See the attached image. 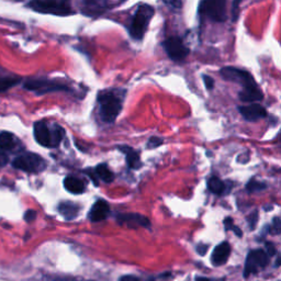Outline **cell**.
I'll return each instance as SVG.
<instances>
[{
  "instance_id": "9",
  "label": "cell",
  "mask_w": 281,
  "mask_h": 281,
  "mask_svg": "<svg viewBox=\"0 0 281 281\" xmlns=\"http://www.w3.org/2000/svg\"><path fill=\"white\" fill-rule=\"evenodd\" d=\"M268 262H269V257H268L267 253L262 249H256L252 250L248 254L247 259L245 262V269H244V277L247 278L249 275L256 272L258 268H265Z\"/></svg>"
},
{
  "instance_id": "42",
  "label": "cell",
  "mask_w": 281,
  "mask_h": 281,
  "mask_svg": "<svg viewBox=\"0 0 281 281\" xmlns=\"http://www.w3.org/2000/svg\"><path fill=\"white\" fill-rule=\"evenodd\" d=\"M265 209H266V210H271V209H272V206H266Z\"/></svg>"
},
{
  "instance_id": "27",
  "label": "cell",
  "mask_w": 281,
  "mask_h": 281,
  "mask_svg": "<svg viewBox=\"0 0 281 281\" xmlns=\"http://www.w3.org/2000/svg\"><path fill=\"white\" fill-rule=\"evenodd\" d=\"M247 220H248L250 230H254L255 226H256V224H257V221H258V212L257 211H255V212L250 214L249 217L247 218Z\"/></svg>"
},
{
  "instance_id": "3",
  "label": "cell",
  "mask_w": 281,
  "mask_h": 281,
  "mask_svg": "<svg viewBox=\"0 0 281 281\" xmlns=\"http://www.w3.org/2000/svg\"><path fill=\"white\" fill-rule=\"evenodd\" d=\"M154 13H155L154 8L148 6V4L139 6L133 17H132L129 26V32L132 38L134 40H142L144 38Z\"/></svg>"
},
{
  "instance_id": "2",
  "label": "cell",
  "mask_w": 281,
  "mask_h": 281,
  "mask_svg": "<svg viewBox=\"0 0 281 281\" xmlns=\"http://www.w3.org/2000/svg\"><path fill=\"white\" fill-rule=\"evenodd\" d=\"M33 134L40 145L54 148L59 146L65 138V130L59 124L48 125L45 121H37L33 126Z\"/></svg>"
},
{
  "instance_id": "18",
  "label": "cell",
  "mask_w": 281,
  "mask_h": 281,
  "mask_svg": "<svg viewBox=\"0 0 281 281\" xmlns=\"http://www.w3.org/2000/svg\"><path fill=\"white\" fill-rule=\"evenodd\" d=\"M64 187L67 191L74 195H80L86 190V181L74 176H68L64 179Z\"/></svg>"
},
{
  "instance_id": "12",
  "label": "cell",
  "mask_w": 281,
  "mask_h": 281,
  "mask_svg": "<svg viewBox=\"0 0 281 281\" xmlns=\"http://www.w3.org/2000/svg\"><path fill=\"white\" fill-rule=\"evenodd\" d=\"M239 110L240 113L243 116L245 120H247L249 122L261 120V119L267 117V110L263 108L262 105L257 103L243 105V107H240Z\"/></svg>"
},
{
  "instance_id": "10",
  "label": "cell",
  "mask_w": 281,
  "mask_h": 281,
  "mask_svg": "<svg viewBox=\"0 0 281 281\" xmlns=\"http://www.w3.org/2000/svg\"><path fill=\"white\" fill-rule=\"evenodd\" d=\"M165 51L171 60L179 61L186 59L189 55V48L184 45L182 40L179 38H168L162 43Z\"/></svg>"
},
{
  "instance_id": "19",
  "label": "cell",
  "mask_w": 281,
  "mask_h": 281,
  "mask_svg": "<svg viewBox=\"0 0 281 281\" xmlns=\"http://www.w3.org/2000/svg\"><path fill=\"white\" fill-rule=\"evenodd\" d=\"M59 212L63 215L64 219L74 220L79 213V206L76 203H73L72 201H64L59 204Z\"/></svg>"
},
{
  "instance_id": "17",
  "label": "cell",
  "mask_w": 281,
  "mask_h": 281,
  "mask_svg": "<svg viewBox=\"0 0 281 281\" xmlns=\"http://www.w3.org/2000/svg\"><path fill=\"white\" fill-rule=\"evenodd\" d=\"M239 96L243 102H257V101L263 99L262 91L259 89L257 85L243 88V90L240 91Z\"/></svg>"
},
{
  "instance_id": "4",
  "label": "cell",
  "mask_w": 281,
  "mask_h": 281,
  "mask_svg": "<svg viewBox=\"0 0 281 281\" xmlns=\"http://www.w3.org/2000/svg\"><path fill=\"white\" fill-rule=\"evenodd\" d=\"M24 89L33 91L35 95L42 96L54 91H69L70 88L65 82L56 79L48 78H32L25 80L23 83Z\"/></svg>"
},
{
  "instance_id": "38",
  "label": "cell",
  "mask_w": 281,
  "mask_h": 281,
  "mask_svg": "<svg viewBox=\"0 0 281 281\" xmlns=\"http://www.w3.org/2000/svg\"><path fill=\"white\" fill-rule=\"evenodd\" d=\"M196 281H211V280L208 278H205V277H197Z\"/></svg>"
},
{
  "instance_id": "37",
  "label": "cell",
  "mask_w": 281,
  "mask_h": 281,
  "mask_svg": "<svg viewBox=\"0 0 281 281\" xmlns=\"http://www.w3.org/2000/svg\"><path fill=\"white\" fill-rule=\"evenodd\" d=\"M42 281H72V279H63V278H45Z\"/></svg>"
},
{
  "instance_id": "7",
  "label": "cell",
  "mask_w": 281,
  "mask_h": 281,
  "mask_svg": "<svg viewBox=\"0 0 281 281\" xmlns=\"http://www.w3.org/2000/svg\"><path fill=\"white\" fill-rule=\"evenodd\" d=\"M220 73H221V76L225 79V80L240 83V85L243 86V88L257 85L254 77L250 75V73L246 72V70H243V69L232 67V66H227V67H223L221 70H220Z\"/></svg>"
},
{
  "instance_id": "5",
  "label": "cell",
  "mask_w": 281,
  "mask_h": 281,
  "mask_svg": "<svg viewBox=\"0 0 281 281\" xmlns=\"http://www.w3.org/2000/svg\"><path fill=\"white\" fill-rule=\"evenodd\" d=\"M12 166L16 169L25 171V173L38 174L46 169L47 162L38 154L26 152L17 156L12 161Z\"/></svg>"
},
{
  "instance_id": "35",
  "label": "cell",
  "mask_w": 281,
  "mask_h": 281,
  "mask_svg": "<svg viewBox=\"0 0 281 281\" xmlns=\"http://www.w3.org/2000/svg\"><path fill=\"white\" fill-rule=\"evenodd\" d=\"M119 281H139V278L135 276H132V275H127V276H123L120 278Z\"/></svg>"
},
{
  "instance_id": "26",
  "label": "cell",
  "mask_w": 281,
  "mask_h": 281,
  "mask_svg": "<svg viewBox=\"0 0 281 281\" xmlns=\"http://www.w3.org/2000/svg\"><path fill=\"white\" fill-rule=\"evenodd\" d=\"M164 143V140H162V139L161 138H157V136H153V138H151L148 140V142H147V148H156L158 146H161V145Z\"/></svg>"
},
{
  "instance_id": "31",
  "label": "cell",
  "mask_w": 281,
  "mask_h": 281,
  "mask_svg": "<svg viewBox=\"0 0 281 281\" xmlns=\"http://www.w3.org/2000/svg\"><path fill=\"white\" fill-rule=\"evenodd\" d=\"M276 247H275V245L272 244V243H269V241H267L266 243V253L268 256H274V255H276Z\"/></svg>"
},
{
  "instance_id": "1",
  "label": "cell",
  "mask_w": 281,
  "mask_h": 281,
  "mask_svg": "<svg viewBox=\"0 0 281 281\" xmlns=\"http://www.w3.org/2000/svg\"><path fill=\"white\" fill-rule=\"evenodd\" d=\"M124 90L104 89L98 92L97 101L100 108V117L102 121L113 123L121 113L124 101Z\"/></svg>"
},
{
  "instance_id": "33",
  "label": "cell",
  "mask_w": 281,
  "mask_h": 281,
  "mask_svg": "<svg viewBox=\"0 0 281 281\" xmlns=\"http://www.w3.org/2000/svg\"><path fill=\"white\" fill-rule=\"evenodd\" d=\"M239 4H240V2H237V1H235L234 3H233V9H232V17H233V21H236L237 17H239V15H237V13H236V11L239 12Z\"/></svg>"
},
{
  "instance_id": "8",
  "label": "cell",
  "mask_w": 281,
  "mask_h": 281,
  "mask_svg": "<svg viewBox=\"0 0 281 281\" xmlns=\"http://www.w3.org/2000/svg\"><path fill=\"white\" fill-rule=\"evenodd\" d=\"M225 1H202L199 6V12L209 17L211 20L222 22L226 20Z\"/></svg>"
},
{
  "instance_id": "15",
  "label": "cell",
  "mask_w": 281,
  "mask_h": 281,
  "mask_svg": "<svg viewBox=\"0 0 281 281\" xmlns=\"http://www.w3.org/2000/svg\"><path fill=\"white\" fill-rule=\"evenodd\" d=\"M119 151L122 152L125 155L127 166L131 169H140L142 166V161H140V156L138 151H135L134 148H132L127 145H120L118 147Z\"/></svg>"
},
{
  "instance_id": "23",
  "label": "cell",
  "mask_w": 281,
  "mask_h": 281,
  "mask_svg": "<svg viewBox=\"0 0 281 281\" xmlns=\"http://www.w3.org/2000/svg\"><path fill=\"white\" fill-rule=\"evenodd\" d=\"M208 188L209 190L215 193V195H222L224 190H225V184L218 177H211L208 180Z\"/></svg>"
},
{
  "instance_id": "28",
  "label": "cell",
  "mask_w": 281,
  "mask_h": 281,
  "mask_svg": "<svg viewBox=\"0 0 281 281\" xmlns=\"http://www.w3.org/2000/svg\"><path fill=\"white\" fill-rule=\"evenodd\" d=\"M202 78H203V81H204V85L206 87V89H213L214 87V79L212 77L208 76V75H202Z\"/></svg>"
},
{
  "instance_id": "30",
  "label": "cell",
  "mask_w": 281,
  "mask_h": 281,
  "mask_svg": "<svg viewBox=\"0 0 281 281\" xmlns=\"http://www.w3.org/2000/svg\"><path fill=\"white\" fill-rule=\"evenodd\" d=\"M9 161V156L7 155V153L2 151V149H0V168L1 167H4Z\"/></svg>"
},
{
  "instance_id": "29",
  "label": "cell",
  "mask_w": 281,
  "mask_h": 281,
  "mask_svg": "<svg viewBox=\"0 0 281 281\" xmlns=\"http://www.w3.org/2000/svg\"><path fill=\"white\" fill-rule=\"evenodd\" d=\"M35 218H37V211L34 210H28L26 212L24 213V220L28 223L30 222H33Z\"/></svg>"
},
{
  "instance_id": "40",
  "label": "cell",
  "mask_w": 281,
  "mask_h": 281,
  "mask_svg": "<svg viewBox=\"0 0 281 281\" xmlns=\"http://www.w3.org/2000/svg\"><path fill=\"white\" fill-rule=\"evenodd\" d=\"M72 281H88V280H81V279H72Z\"/></svg>"
},
{
  "instance_id": "14",
  "label": "cell",
  "mask_w": 281,
  "mask_h": 281,
  "mask_svg": "<svg viewBox=\"0 0 281 281\" xmlns=\"http://www.w3.org/2000/svg\"><path fill=\"white\" fill-rule=\"evenodd\" d=\"M231 254V246L226 241L219 244L217 247L214 248L212 256H211V261L214 266H221L224 265L227 261L228 257Z\"/></svg>"
},
{
  "instance_id": "11",
  "label": "cell",
  "mask_w": 281,
  "mask_h": 281,
  "mask_svg": "<svg viewBox=\"0 0 281 281\" xmlns=\"http://www.w3.org/2000/svg\"><path fill=\"white\" fill-rule=\"evenodd\" d=\"M117 222L130 228L151 226L149 219L140 213H121L117 217Z\"/></svg>"
},
{
  "instance_id": "21",
  "label": "cell",
  "mask_w": 281,
  "mask_h": 281,
  "mask_svg": "<svg viewBox=\"0 0 281 281\" xmlns=\"http://www.w3.org/2000/svg\"><path fill=\"white\" fill-rule=\"evenodd\" d=\"M97 178L105 183H111L114 180L113 171L109 168L107 164H99L94 169Z\"/></svg>"
},
{
  "instance_id": "20",
  "label": "cell",
  "mask_w": 281,
  "mask_h": 281,
  "mask_svg": "<svg viewBox=\"0 0 281 281\" xmlns=\"http://www.w3.org/2000/svg\"><path fill=\"white\" fill-rule=\"evenodd\" d=\"M21 81V78L16 75L0 72V92L7 91L10 88L17 86Z\"/></svg>"
},
{
  "instance_id": "39",
  "label": "cell",
  "mask_w": 281,
  "mask_h": 281,
  "mask_svg": "<svg viewBox=\"0 0 281 281\" xmlns=\"http://www.w3.org/2000/svg\"><path fill=\"white\" fill-rule=\"evenodd\" d=\"M281 265V257H279L278 259H277V261H276V266L278 267V266H280Z\"/></svg>"
},
{
  "instance_id": "36",
  "label": "cell",
  "mask_w": 281,
  "mask_h": 281,
  "mask_svg": "<svg viewBox=\"0 0 281 281\" xmlns=\"http://www.w3.org/2000/svg\"><path fill=\"white\" fill-rule=\"evenodd\" d=\"M232 231L234 232L235 234H236L237 236H239V237H241V236H243V232H241V228H240L239 226H235V225H234V227H233V230H232Z\"/></svg>"
},
{
  "instance_id": "25",
  "label": "cell",
  "mask_w": 281,
  "mask_h": 281,
  "mask_svg": "<svg viewBox=\"0 0 281 281\" xmlns=\"http://www.w3.org/2000/svg\"><path fill=\"white\" fill-rule=\"evenodd\" d=\"M270 233L274 235L281 234V220L279 218H275L272 220Z\"/></svg>"
},
{
  "instance_id": "34",
  "label": "cell",
  "mask_w": 281,
  "mask_h": 281,
  "mask_svg": "<svg viewBox=\"0 0 281 281\" xmlns=\"http://www.w3.org/2000/svg\"><path fill=\"white\" fill-rule=\"evenodd\" d=\"M224 225H225V228L228 231H232L233 227H234V224H233V220L232 218H226L224 220Z\"/></svg>"
},
{
  "instance_id": "16",
  "label": "cell",
  "mask_w": 281,
  "mask_h": 281,
  "mask_svg": "<svg viewBox=\"0 0 281 281\" xmlns=\"http://www.w3.org/2000/svg\"><path fill=\"white\" fill-rule=\"evenodd\" d=\"M111 3L105 1H83L82 2V12L87 16H99L102 15L104 11L109 10Z\"/></svg>"
},
{
  "instance_id": "43",
  "label": "cell",
  "mask_w": 281,
  "mask_h": 281,
  "mask_svg": "<svg viewBox=\"0 0 281 281\" xmlns=\"http://www.w3.org/2000/svg\"><path fill=\"white\" fill-rule=\"evenodd\" d=\"M219 281H225L224 279H221V280H219Z\"/></svg>"
},
{
  "instance_id": "41",
  "label": "cell",
  "mask_w": 281,
  "mask_h": 281,
  "mask_svg": "<svg viewBox=\"0 0 281 281\" xmlns=\"http://www.w3.org/2000/svg\"><path fill=\"white\" fill-rule=\"evenodd\" d=\"M145 281H155V279H154V278H148L147 280H145Z\"/></svg>"
},
{
  "instance_id": "24",
  "label": "cell",
  "mask_w": 281,
  "mask_h": 281,
  "mask_svg": "<svg viewBox=\"0 0 281 281\" xmlns=\"http://www.w3.org/2000/svg\"><path fill=\"white\" fill-rule=\"evenodd\" d=\"M246 188H247V190L249 192H258V191L265 190V189L267 188V186H266L265 182H261V181H258V180L252 179L247 183V186H246Z\"/></svg>"
},
{
  "instance_id": "32",
  "label": "cell",
  "mask_w": 281,
  "mask_h": 281,
  "mask_svg": "<svg viewBox=\"0 0 281 281\" xmlns=\"http://www.w3.org/2000/svg\"><path fill=\"white\" fill-rule=\"evenodd\" d=\"M208 249H209V245L200 244V245L197 246V252H198V254L201 255V256H204L206 252H208Z\"/></svg>"
},
{
  "instance_id": "13",
  "label": "cell",
  "mask_w": 281,
  "mask_h": 281,
  "mask_svg": "<svg viewBox=\"0 0 281 281\" xmlns=\"http://www.w3.org/2000/svg\"><path fill=\"white\" fill-rule=\"evenodd\" d=\"M110 213V206L108 202L102 199H99L95 202L88 213V218L91 222H101L108 218Z\"/></svg>"
},
{
  "instance_id": "22",
  "label": "cell",
  "mask_w": 281,
  "mask_h": 281,
  "mask_svg": "<svg viewBox=\"0 0 281 281\" xmlns=\"http://www.w3.org/2000/svg\"><path fill=\"white\" fill-rule=\"evenodd\" d=\"M18 140L10 132H0V149L2 151H12L16 147Z\"/></svg>"
},
{
  "instance_id": "6",
  "label": "cell",
  "mask_w": 281,
  "mask_h": 281,
  "mask_svg": "<svg viewBox=\"0 0 281 281\" xmlns=\"http://www.w3.org/2000/svg\"><path fill=\"white\" fill-rule=\"evenodd\" d=\"M28 7L32 9L33 11L44 15H53L60 17L72 16L75 13L70 3L67 1H31L28 3Z\"/></svg>"
}]
</instances>
